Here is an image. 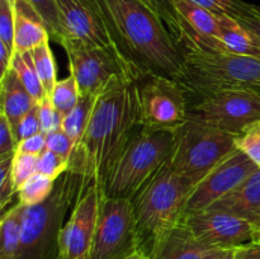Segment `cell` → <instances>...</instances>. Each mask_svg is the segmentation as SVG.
Wrapping results in <instances>:
<instances>
[{
    "label": "cell",
    "mask_w": 260,
    "mask_h": 259,
    "mask_svg": "<svg viewBox=\"0 0 260 259\" xmlns=\"http://www.w3.org/2000/svg\"><path fill=\"white\" fill-rule=\"evenodd\" d=\"M140 127L139 81L118 75L98 93L80 142L68 170L79 173L101 190L112 167Z\"/></svg>",
    "instance_id": "obj_1"
},
{
    "label": "cell",
    "mask_w": 260,
    "mask_h": 259,
    "mask_svg": "<svg viewBox=\"0 0 260 259\" xmlns=\"http://www.w3.org/2000/svg\"><path fill=\"white\" fill-rule=\"evenodd\" d=\"M119 51L140 80L179 81L184 50L161 19L140 0H95Z\"/></svg>",
    "instance_id": "obj_2"
},
{
    "label": "cell",
    "mask_w": 260,
    "mask_h": 259,
    "mask_svg": "<svg viewBox=\"0 0 260 259\" xmlns=\"http://www.w3.org/2000/svg\"><path fill=\"white\" fill-rule=\"evenodd\" d=\"M193 187L167 163L131 198L140 249L147 255L161 236L182 222Z\"/></svg>",
    "instance_id": "obj_3"
},
{
    "label": "cell",
    "mask_w": 260,
    "mask_h": 259,
    "mask_svg": "<svg viewBox=\"0 0 260 259\" xmlns=\"http://www.w3.org/2000/svg\"><path fill=\"white\" fill-rule=\"evenodd\" d=\"M88 185L83 175L68 170L56 180L47 200L24 206L18 259H58L65 216Z\"/></svg>",
    "instance_id": "obj_4"
},
{
    "label": "cell",
    "mask_w": 260,
    "mask_h": 259,
    "mask_svg": "<svg viewBox=\"0 0 260 259\" xmlns=\"http://www.w3.org/2000/svg\"><path fill=\"white\" fill-rule=\"evenodd\" d=\"M179 83L197 98L223 90L260 91V57L201 48H184Z\"/></svg>",
    "instance_id": "obj_5"
},
{
    "label": "cell",
    "mask_w": 260,
    "mask_h": 259,
    "mask_svg": "<svg viewBox=\"0 0 260 259\" xmlns=\"http://www.w3.org/2000/svg\"><path fill=\"white\" fill-rule=\"evenodd\" d=\"M173 132L140 126L112 167L102 195L131 200L168 163Z\"/></svg>",
    "instance_id": "obj_6"
},
{
    "label": "cell",
    "mask_w": 260,
    "mask_h": 259,
    "mask_svg": "<svg viewBox=\"0 0 260 259\" xmlns=\"http://www.w3.org/2000/svg\"><path fill=\"white\" fill-rule=\"evenodd\" d=\"M235 140L236 135L188 118L173 132L168 163L173 170L194 185L236 149Z\"/></svg>",
    "instance_id": "obj_7"
},
{
    "label": "cell",
    "mask_w": 260,
    "mask_h": 259,
    "mask_svg": "<svg viewBox=\"0 0 260 259\" xmlns=\"http://www.w3.org/2000/svg\"><path fill=\"white\" fill-rule=\"evenodd\" d=\"M137 249L139 233L131 200L102 195L88 259H126Z\"/></svg>",
    "instance_id": "obj_8"
},
{
    "label": "cell",
    "mask_w": 260,
    "mask_h": 259,
    "mask_svg": "<svg viewBox=\"0 0 260 259\" xmlns=\"http://www.w3.org/2000/svg\"><path fill=\"white\" fill-rule=\"evenodd\" d=\"M188 118L239 136L260 122V91L223 90L201 96L188 108Z\"/></svg>",
    "instance_id": "obj_9"
},
{
    "label": "cell",
    "mask_w": 260,
    "mask_h": 259,
    "mask_svg": "<svg viewBox=\"0 0 260 259\" xmlns=\"http://www.w3.org/2000/svg\"><path fill=\"white\" fill-rule=\"evenodd\" d=\"M60 45L68 55L70 74L78 81L80 95L98 94L118 75L129 76L139 81L128 62L116 51L71 38H63Z\"/></svg>",
    "instance_id": "obj_10"
},
{
    "label": "cell",
    "mask_w": 260,
    "mask_h": 259,
    "mask_svg": "<svg viewBox=\"0 0 260 259\" xmlns=\"http://www.w3.org/2000/svg\"><path fill=\"white\" fill-rule=\"evenodd\" d=\"M140 126L174 132L188 121V94L182 84L164 76L139 81Z\"/></svg>",
    "instance_id": "obj_11"
},
{
    "label": "cell",
    "mask_w": 260,
    "mask_h": 259,
    "mask_svg": "<svg viewBox=\"0 0 260 259\" xmlns=\"http://www.w3.org/2000/svg\"><path fill=\"white\" fill-rule=\"evenodd\" d=\"M258 169L260 168L248 155L235 149L194 184L187 201L185 212L210 208L216 201L229 195Z\"/></svg>",
    "instance_id": "obj_12"
},
{
    "label": "cell",
    "mask_w": 260,
    "mask_h": 259,
    "mask_svg": "<svg viewBox=\"0 0 260 259\" xmlns=\"http://www.w3.org/2000/svg\"><path fill=\"white\" fill-rule=\"evenodd\" d=\"M182 222L202 243L217 249L238 248L253 240L255 233L249 221L213 208L185 212Z\"/></svg>",
    "instance_id": "obj_13"
},
{
    "label": "cell",
    "mask_w": 260,
    "mask_h": 259,
    "mask_svg": "<svg viewBox=\"0 0 260 259\" xmlns=\"http://www.w3.org/2000/svg\"><path fill=\"white\" fill-rule=\"evenodd\" d=\"M102 190L90 184L74 205L60 236L58 259H88L99 216Z\"/></svg>",
    "instance_id": "obj_14"
},
{
    "label": "cell",
    "mask_w": 260,
    "mask_h": 259,
    "mask_svg": "<svg viewBox=\"0 0 260 259\" xmlns=\"http://www.w3.org/2000/svg\"><path fill=\"white\" fill-rule=\"evenodd\" d=\"M56 2L60 10L63 38L78 40L96 47L109 48L122 55L95 0Z\"/></svg>",
    "instance_id": "obj_15"
},
{
    "label": "cell",
    "mask_w": 260,
    "mask_h": 259,
    "mask_svg": "<svg viewBox=\"0 0 260 259\" xmlns=\"http://www.w3.org/2000/svg\"><path fill=\"white\" fill-rule=\"evenodd\" d=\"M233 249H217L202 243L183 222L159 239L150 250V259H215Z\"/></svg>",
    "instance_id": "obj_16"
},
{
    "label": "cell",
    "mask_w": 260,
    "mask_h": 259,
    "mask_svg": "<svg viewBox=\"0 0 260 259\" xmlns=\"http://www.w3.org/2000/svg\"><path fill=\"white\" fill-rule=\"evenodd\" d=\"M210 208L235 215L249 221L254 228L260 226V169L239 187L216 201Z\"/></svg>",
    "instance_id": "obj_17"
},
{
    "label": "cell",
    "mask_w": 260,
    "mask_h": 259,
    "mask_svg": "<svg viewBox=\"0 0 260 259\" xmlns=\"http://www.w3.org/2000/svg\"><path fill=\"white\" fill-rule=\"evenodd\" d=\"M14 52H30L51 40L47 28L27 0H14Z\"/></svg>",
    "instance_id": "obj_18"
},
{
    "label": "cell",
    "mask_w": 260,
    "mask_h": 259,
    "mask_svg": "<svg viewBox=\"0 0 260 259\" xmlns=\"http://www.w3.org/2000/svg\"><path fill=\"white\" fill-rule=\"evenodd\" d=\"M0 98H2V113L9 119L12 128L18 122L38 104L27 89L18 79L17 74L9 69L7 74L0 79Z\"/></svg>",
    "instance_id": "obj_19"
},
{
    "label": "cell",
    "mask_w": 260,
    "mask_h": 259,
    "mask_svg": "<svg viewBox=\"0 0 260 259\" xmlns=\"http://www.w3.org/2000/svg\"><path fill=\"white\" fill-rule=\"evenodd\" d=\"M172 4L187 29L201 37L220 41V22L215 13L192 0H172Z\"/></svg>",
    "instance_id": "obj_20"
},
{
    "label": "cell",
    "mask_w": 260,
    "mask_h": 259,
    "mask_svg": "<svg viewBox=\"0 0 260 259\" xmlns=\"http://www.w3.org/2000/svg\"><path fill=\"white\" fill-rule=\"evenodd\" d=\"M220 22V41L226 52L260 57V40L251 30L229 15H217Z\"/></svg>",
    "instance_id": "obj_21"
},
{
    "label": "cell",
    "mask_w": 260,
    "mask_h": 259,
    "mask_svg": "<svg viewBox=\"0 0 260 259\" xmlns=\"http://www.w3.org/2000/svg\"><path fill=\"white\" fill-rule=\"evenodd\" d=\"M24 205L18 202L4 211L0 221V259H18L22 243Z\"/></svg>",
    "instance_id": "obj_22"
},
{
    "label": "cell",
    "mask_w": 260,
    "mask_h": 259,
    "mask_svg": "<svg viewBox=\"0 0 260 259\" xmlns=\"http://www.w3.org/2000/svg\"><path fill=\"white\" fill-rule=\"evenodd\" d=\"M10 69L17 74L18 79L22 81L24 88L35 98L36 102L40 103L46 96H48L45 88H43L42 83H41V79L38 76L37 70H36V66L35 62H33L30 52L13 53Z\"/></svg>",
    "instance_id": "obj_23"
},
{
    "label": "cell",
    "mask_w": 260,
    "mask_h": 259,
    "mask_svg": "<svg viewBox=\"0 0 260 259\" xmlns=\"http://www.w3.org/2000/svg\"><path fill=\"white\" fill-rule=\"evenodd\" d=\"M96 95L98 94L80 95L78 104L74 107L73 111H70L66 116H63L62 131L73 140L75 147L80 142L81 137H83L84 132H85L86 126H88Z\"/></svg>",
    "instance_id": "obj_24"
},
{
    "label": "cell",
    "mask_w": 260,
    "mask_h": 259,
    "mask_svg": "<svg viewBox=\"0 0 260 259\" xmlns=\"http://www.w3.org/2000/svg\"><path fill=\"white\" fill-rule=\"evenodd\" d=\"M33 62H35L36 70L41 79L46 93L50 96L57 83V68H56L55 58H53L52 51L50 47V40L45 41L30 51Z\"/></svg>",
    "instance_id": "obj_25"
},
{
    "label": "cell",
    "mask_w": 260,
    "mask_h": 259,
    "mask_svg": "<svg viewBox=\"0 0 260 259\" xmlns=\"http://www.w3.org/2000/svg\"><path fill=\"white\" fill-rule=\"evenodd\" d=\"M55 182L56 180L37 172L18 188V202L24 206H35L42 203L52 193Z\"/></svg>",
    "instance_id": "obj_26"
},
{
    "label": "cell",
    "mask_w": 260,
    "mask_h": 259,
    "mask_svg": "<svg viewBox=\"0 0 260 259\" xmlns=\"http://www.w3.org/2000/svg\"><path fill=\"white\" fill-rule=\"evenodd\" d=\"M50 98L56 111L60 112L62 116H66L69 112L73 111L80 98V90L76 79L70 74L68 78L58 80Z\"/></svg>",
    "instance_id": "obj_27"
},
{
    "label": "cell",
    "mask_w": 260,
    "mask_h": 259,
    "mask_svg": "<svg viewBox=\"0 0 260 259\" xmlns=\"http://www.w3.org/2000/svg\"><path fill=\"white\" fill-rule=\"evenodd\" d=\"M27 2L40 15L50 33L51 40H55L56 42L60 43L63 38V30L57 2L56 0H27Z\"/></svg>",
    "instance_id": "obj_28"
},
{
    "label": "cell",
    "mask_w": 260,
    "mask_h": 259,
    "mask_svg": "<svg viewBox=\"0 0 260 259\" xmlns=\"http://www.w3.org/2000/svg\"><path fill=\"white\" fill-rule=\"evenodd\" d=\"M140 2H142L146 7H149L164 22V24L170 30L173 37L182 46L185 25L183 24L179 15L175 12L174 7L172 4V0H140Z\"/></svg>",
    "instance_id": "obj_29"
},
{
    "label": "cell",
    "mask_w": 260,
    "mask_h": 259,
    "mask_svg": "<svg viewBox=\"0 0 260 259\" xmlns=\"http://www.w3.org/2000/svg\"><path fill=\"white\" fill-rule=\"evenodd\" d=\"M196 4L206 8L216 15H229L234 19H241L254 12L256 5L243 0H192Z\"/></svg>",
    "instance_id": "obj_30"
},
{
    "label": "cell",
    "mask_w": 260,
    "mask_h": 259,
    "mask_svg": "<svg viewBox=\"0 0 260 259\" xmlns=\"http://www.w3.org/2000/svg\"><path fill=\"white\" fill-rule=\"evenodd\" d=\"M236 149L248 155L260 168V122L251 124L243 134L236 136Z\"/></svg>",
    "instance_id": "obj_31"
},
{
    "label": "cell",
    "mask_w": 260,
    "mask_h": 259,
    "mask_svg": "<svg viewBox=\"0 0 260 259\" xmlns=\"http://www.w3.org/2000/svg\"><path fill=\"white\" fill-rule=\"evenodd\" d=\"M38 172V156L37 155L24 154L15 151L13 156V178H14L15 188H18L33 174Z\"/></svg>",
    "instance_id": "obj_32"
},
{
    "label": "cell",
    "mask_w": 260,
    "mask_h": 259,
    "mask_svg": "<svg viewBox=\"0 0 260 259\" xmlns=\"http://www.w3.org/2000/svg\"><path fill=\"white\" fill-rule=\"evenodd\" d=\"M38 117H40L41 132L45 135L62 130L63 116L53 107L50 96H46L38 103Z\"/></svg>",
    "instance_id": "obj_33"
},
{
    "label": "cell",
    "mask_w": 260,
    "mask_h": 259,
    "mask_svg": "<svg viewBox=\"0 0 260 259\" xmlns=\"http://www.w3.org/2000/svg\"><path fill=\"white\" fill-rule=\"evenodd\" d=\"M69 164L70 163L66 161L53 151L46 150L38 156V173L53 180H57L63 173L68 172Z\"/></svg>",
    "instance_id": "obj_34"
},
{
    "label": "cell",
    "mask_w": 260,
    "mask_h": 259,
    "mask_svg": "<svg viewBox=\"0 0 260 259\" xmlns=\"http://www.w3.org/2000/svg\"><path fill=\"white\" fill-rule=\"evenodd\" d=\"M15 193L17 188L13 178V156H10L0 160V207L3 212Z\"/></svg>",
    "instance_id": "obj_35"
},
{
    "label": "cell",
    "mask_w": 260,
    "mask_h": 259,
    "mask_svg": "<svg viewBox=\"0 0 260 259\" xmlns=\"http://www.w3.org/2000/svg\"><path fill=\"white\" fill-rule=\"evenodd\" d=\"M14 3L0 0V42L14 51Z\"/></svg>",
    "instance_id": "obj_36"
},
{
    "label": "cell",
    "mask_w": 260,
    "mask_h": 259,
    "mask_svg": "<svg viewBox=\"0 0 260 259\" xmlns=\"http://www.w3.org/2000/svg\"><path fill=\"white\" fill-rule=\"evenodd\" d=\"M13 132L17 142L19 144L23 140L37 135L41 132L40 117H38V104L33 109H30L15 127H13Z\"/></svg>",
    "instance_id": "obj_37"
},
{
    "label": "cell",
    "mask_w": 260,
    "mask_h": 259,
    "mask_svg": "<svg viewBox=\"0 0 260 259\" xmlns=\"http://www.w3.org/2000/svg\"><path fill=\"white\" fill-rule=\"evenodd\" d=\"M46 140H47V150H51L58 156L65 159L66 161L70 163L71 155L75 150V145L62 130L46 135Z\"/></svg>",
    "instance_id": "obj_38"
},
{
    "label": "cell",
    "mask_w": 260,
    "mask_h": 259,
    "mask_svg": "<svg viewBox=\"0 0 260 259\" xmlns=\"http://www.w3.org/2000/svg\"><path fill=\"white\" fill-rule=\"evenodd\" d=\"M18 142L15 140L12 124L4 113L0 112V160L14 156Z\"/></svg>",
    "instance_id": "obj_39"
},
{
    "label": "cell",
    "mask_w": 260,
    "mask_h": 259,
    "mask_svg": "<svg viewBox=\"0 0 260 259\" xmlns=\"http://www.w3.org/2000/svg\"><path fill=\"white\" fill-rule=\"evenodd\" d=\"M46 150H47V140H46V135L42 134V132L23 140V141L18 144L17 147V151L24 152V154L37 155V156H40Z\"/></svg>",
    "instance_id": "obj_40"
},
{
    "label": "cell",
    "mask_w": 260,
    "mask_h": 259,
    "mask_svg": "<svg viewBox=\"0 0 260 259\" xmlns=\"http://www.w3.org/2000/svg\"><path fill=\"white\" fill-rule=\"evenodd\" d=\"M234 259H260V240H251L234 249Z\"/></svg>",
    "instance_id": "obj_41"
},
{
    "label": "cell",
    "mask_w": 260,
    "mask_h": 259,
    "mask_svg": "<svg viewBox=\"0 0 260 259\" xmlns=\"http://www.w3.org/2000/svg\"><path fill=\"white\" fill-rule=\"evenodd\" d=\"M236 20H238L240 24H243L245 28H248L249 30H251V32L260 40V7H256L255 9H254V12L250 13L249 15H246V17Z\"/></svg>",
    "instance_id": "obj_42"
},
{
    "label": "cell",
    "mask_w": 260,
    "mask_h": 259,
    "mask_svg": "<svg viewBox=\"0 0 260 259\" xmlns=\"http://www.w3.org/2000/svg\"><path fill=\"white\" fill-rule=\"evenodd\" d=\"M13 53H14V51L10 50L5 43L0 42V79L9 71Z\"/></svg>",
    "instance_id": "obj_43"
},
{
    "label": "cell",
    "mask_w": 260,
    "mask_h": 259,
    "mask_svg": "<svg viewBox=\"0 0 260 259\" xmlns=\"http://www.w3.org/2000/svg\"><path fill=\"white\" fill-rule=\"evenodd\" d=\"M126 259H150V256L147 255L145 251H142L141 249H137L136 251H134V253H132L131 255L127 256Z\"/></svg>",
    "instance_id": "obj_44"
},
{
    "label": "cell",
    "mask_w": 260,
    "mask_h": 259,
    "mask_svg": "<svg viewBox=\"0 0 260 259\" xmlns=\"http://www.w3.org/2000/svg\"><path fill=\"white\" fill-rule=\"evenodd\" d=\"M215 259H234V249L233 250H228L225 253H222L221 255H218Z\"/></svg>",
    "instance_id": "obj_45"
},
{
    "label": "cell",
    "mask_w": 260,
    "mask_h": 259,
    "mask_svg": "<svg viewBox=\"0 0 260 259\" xmlns=\"http://www.w3.org/2000/svg\"><path fill=\"white\" fill-rule=\"evenodd\" d=\"M253 240H260V226L255 229V233H254V239Z\"/></svg>",
    "instance_id": "obj_46"
},
{
    "label": "cell",
    "mask_w": 260,
    "mask_h": 259,
    "mask_svg": "<svg viewBox=\"0 0 260 259\" xmlns=\"http://www.w3.org/2000/svg\"><path fill=\"white\" fill-rule=\"evenodd\" d=\"M8 2H10V3H14V0H8Z\"/></svg>",
    "instance_id": "obj_47"
}]
</instances>
